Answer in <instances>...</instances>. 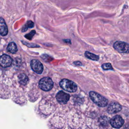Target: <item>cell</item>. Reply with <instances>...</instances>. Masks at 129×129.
<instances>
[{
  "mask_svg": "<svg viewBox=\"0 0 129 129\" xmlns=\"http://www.w3.org/2000/svg\"><path fill=\"white\" fill-rule=\"evenodd\" d=\"M102 68L104 70H113L111 64L110 63H103L102 65Z\"/></svg>",
  "mask_w": 129,
  "mask_h": 129,
  "instance_id": "2e32d148",
  "label": "cell"
},
{
  "mask_svg": "<svg viewBox=\"0 0 129 129\" xmlns=\"http://www.w3.org/2000/svg\"><path fill=\"white\" fill-rule=\"evenodd\" d=\"M114 48L120 53H129V44L121 41H115L113 45Z\"/></svg>",
  "mask_w": 129,
  "mask_h": 129,
  "instance_id": "277c9868",
  "label": "cell"
},
{
  "mask_svg": "<svg viewBox=\"0 0 129 129\" xmlns=\"http://www.w3.org/2000/svg\"><path fill=\"white\" fill-rule=\"evenodd\" d=\"M35 30H32V31H31L29 33H28V34H26L25 35V37L27 38V39H29V40H31V39H32V38L33 37V36L35 34Z\"/></svg>",
  "mask_w": 129,
  "mask_h": 129,
  "instance_id": "e0dca14e",
  "label": "cell"
},
{
  "mask_svg": "<svg viewBox=\"0 0 129 129\" xmlns=\"http://www.w3.org/2000/svg\"><path fill=\"white\" fill-rule=\"evenodd\" d=\"M60 87L64 90L69 92H75L77 89V85L73 81L63 79L59 83Z\"/></svg>",
  "mask_w": 129,
  "mask_h": 129,
  "instance_id": "7a4b0ae2",
  "label": "cell"
},
{
  "mask_svg": "<svg viewBox=\"0 0 129 129\" xmlns=\"http://www.w3.org/2000/svg\"><path fill=\"white\" fill-rule=\"evenodd\" d=\"M124 120L119 115H115L113 116L111 120L110 124L112 127L116 128H119L123 124Z\"/></svg>",
  "mask_w": 129,
  "mask_h": 129,
  "instance_id": "8992f818",
  "label": "cell"
},
{
  "mask_svg": "<svg viewBox=\"0 0 129 129\" xmlns=\"http://www.w3.org/2000/svg\"><path fill=\"white\" fill-rule=\"evenodd\" d=\"M7 50L11 53H15L17 52L18 49L16 44L14 42L10 43L7 47Z\"/></svg>",
  "mask_w": 129,
  "mask_h": 129,
  "instance_id": "7c38bea8",
  "label": "cell"
},
{
  "mask_svg": "<svg viewBox=\"0 0 129 129\" xmlns=\"http://www.w3.org/2000/svg\"><path fill=\"white\" fill-rule=\"evenodd\" d=\"M121 109V106L119 103L113 102L108 105L107 111L109 113H115L120 111Z\"/></svg>",
  "mask_w": 129,
  "mask_h": 129,
  "instance_id": "9c48e42d",
  "label": "cell"
},
{
  "mask_svg": "<svg viewBox=\"0 0 129 129\" xmlns=\"http://www.w3.org/2000/svg\"><path fill=\"white\" fill-rule=\"evenodd\" d=\"M85 55L88 58L90 59L91 60H98L99 59V56L95 54H93L91 52H90L89 51H85Z\"/></svg>",
  "mask_w": 129,
  "mask_h": 129,
  "instance_id": "4fadbf2b",
  "label": "cell"
},
{
  "mask_svg": "<svg viewBox=\"0 0 129 129\" xmlns=\"http://www.w3.org/2000/svg\"><path fill=\"white\" fill-rule=\"evenodd\" d=\"M8 33V29L5 20L0 17V34L2 36H6Z\"/></svg>",
  "mask_w": 129,
  "mask_h": 129,
  "instance_id": "30bf717a",
  "label": "cell"
},
{
  "mask_svg": "<svg viewBox=\"0 0 129 129\" xmlns=\"http://www.w3.org/2000/svg\"><path fill=\"white\" fill-rule=\"evenodd\" d=\"M74 63L77 65H82L81 62L80 61H75V62H74Z\"/></svg>",
  "mask_w": 129,
  "mask_h": 129,
  "instance_id": "d6986e66",
  "label": "cell"
},
{
  "mask_svg": "<svg viewBox=\"0 0 129 129\" xmlns=\"http://www.w3.org/2000/svg\"><path fill=\"white\" fill-rule=\"evenodd\" d=\"M63 41L66 43H69V44H71V41L70 39H64L63 40Z\"/></svg>",
  "mask_w": 129,
  "mask_h": 129,
  "instance_id": "ac0fdd59",
  "label": "cell"
},
{
  "mask_svg": "<svg viewBox=\"0 0 129 129\" xmlns=\"http://www.w3.org/2000/svg\"><path fill=\"white\" fill-rule=\"evenodd\" d=\"M28 77L25 74H20L18 76L19 82L23 85H26L28 82Z\"/></svg>",
  "mask_w": 129,
  "mask_h": 129,
  "instance_id": "8fae6325",
  "label": "cell"
},
{
  "mask_svg": "<svg viewBox=\"0 0 129 129\" xmlns=\"http://www.w3.org/2000/svg\"><path fill=\"white\" fill-rule=\"evenodd\" d=\"M39 86L41 90L45 91H48L52 88L53 83L51 79L49 77H46L40 79L39 82Z\"/></svg>",
  "mask_w": 129,
  "mask_h": 129,
  "instance_id": "3957f363",
  "label": "cell"
},
{
  "mask_svg": "<svg viewBox=\"0 0 129 129\" xmlns=\"http://www.w3.org/2000/svg\"><path fill=\"white\" fill-rule=\"evenodd\" d=\"M34 26V23L31 21H28L22 28V32L26 31L29 28H33Z\"/></svg>",
  "mask_w": 129,
  "mask_h": 129,
  "instance_id": "9a60e30c",
  "label": "cell"
},
{
  "mask_svg": "<svg viewBox=\"0 0 129 129\" xmlns=\"http://www.w3.org/2000/svg\"><path fill=\"white\" fill-rule=\"evenodd\" d=\"M99 121L100 123L102 125V126H106L108 124V121H109V118L105 116H101L99 119Z\"/></svg>",
  "mask_w": 129,
  "mask_h": 129,
  "instance_id": "5bb4252c",
  "label": "cell"
},
{
  "mask_svg": "<svg viewBox=\"0 0 129 129\" xmlns=\"http://www.w3.org/2000/svg\"><path fill=\"white\" fill-rule=\"evenodd\" d=\"M30 66L32 70L37 74H41L43 70L42 63L37 59H32L30 62Z\"/></svg>",
  "mask_w": 129,
  "mask_h": 129,
  "instance_id": "5b68a950",
  "label": "cell"
},
{
  "mask_svg": "<svg viewBox=\"0 0 129 129\" xmlns=\"http://www.w3.org/2000/svg\"><path fill=\"white\" fill-rule=\"evenodd\" d=\"M89 95L92 100L98 106L100 107H105L108 104V100L94 91H91L89 92Z\"/></svg>",
  "mask_w": 129,
  "mask_h": 129,
  "instance_id": "6da1fadb",
  "label": "cell"
},
{
  "mask_svg": "<svg viewBox=\"0 0 129 129\" xmlns=\"http://www.w3.org/2000/svg\"><path fill=\"white\" fill-rule=\"evenodd\" d=\"M12 61V58L8 55L3 54L0 56V66L3 68L10 67Z\"/></svg>",
  "mask_w": 129,
  "mask_h": 129,
  "instance_id": "52a82bcc",
  "label": "cell"
},
{
  "mask_svg": "<svg viewBox=\"0 0 129 129\" xmlns=\"http://www.w3.org/2000/svg\"><path fill=\"white\" fill-rule=\"evenodd\" d=\"M56 98L60 103L66 104L70 99V95L62 91H60L56 94Z\"/></svg>",
  "mask_w": 129,
  "mask_h": 129,
  "instance_id": "ba28073f",
  "label": "cell"
}]
</instances>
